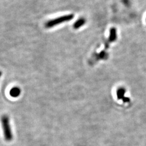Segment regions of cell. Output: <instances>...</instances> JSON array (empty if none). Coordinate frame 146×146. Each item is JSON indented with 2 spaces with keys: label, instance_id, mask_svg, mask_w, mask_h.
Returning a JSON list of instances; mask_svg holds the SVG:
<instances>
[{
  "label": "cell",
  "instance_id": "6da1fadb",
  "mask_svg": "<svg viewBox=\"0 0 146 146\" xmlns=\"http://www.w3.org/2000/svg\"><path fill=\"white\" fill-rule=\"evenodd\" d=\"M1 122L5 140L8 141H11L13 139V135L11 131L9 117L6 115L3 116L1 119Z\"/></svg>",
  "mask_w": 146,
  "mask_h": 146
},
{
  "label": "cell",
  "instance_id": "7a4b0ae2",
  "mask_svg": "<svg viewBox=\"0 0 146 146\" xmlns=\"http://www.w3.org/2000/svg\"><path fill=\"white\" fill-rule=\"evenodd\" d=\"M73 17H74V16L72 14L58 17L53 19V20H51L50 21H48L46 24V27L48 28H52L55 26H58L60 24H61L63 22L70 21L71 20H72Z\"/></svg>",
  "mask_w": 146,
  "mask_h": 146
},
{
  "label": "cell",
  "instance_id": "3957f363",
  "mask_svg": "<svg viewBox=\"0 0 146 146\" xmlns=\"http://www.w3.org/2000/svg\"><path fill=\"white\" fill-rule=\"evenodd\" d=\"M20 89L18 87H14L10 91V94L12 97L16 98L20 94Z\"/></svg>",
  "mask_w": 146,
  "mask_h": 146
},
{
  "label": "cell",
  "instance_id": "277c9868",
  "mask_svg": "<svg viewBox=\"0 0 146 146\" xmlns=\"http://www.w3.org/2000/svg\"><path fill=\"white\" fill-rule=\"evenodd\" d=\"M84 23H85L84 19H79L75 23L74 27L75 28L78 29V28H80L82 26H83Z\"/></svg>",
  "mask_w": 146,
  "mask_h": 146
},
{
  "label": "cell",
  "instance_id": "5b68a950",
  "mask_svg": "<svg viewBox=\"0 0 146 146\" xmlns=\"http://www.w3.org/2000/svg\"><path fill=\"white\" fill-rule=\"evenodd\" d=\"M110 38H111V41H114V40L115 39V37L116 36H115V35H116V31H115L114 29H113L111 31H110Z\"/></svg>",
  "mask_w": 146,
  "mask_h": 146
},
{
  "label": "cell",
  "instance_id": "8992f818",
  "mask_svg": "<svg viewBox=\"0 0 146 146\" xmlns=\"http://www.w3.org/2000/svg\"><path fill=\"white\" fill-rule=\"evenodd\" d=\"M1 75H2V73H1V72L0 71V78H1Z\"/></svg>",
  "mask_w": 146,
  "mask_h": 146
}]
</instances>
